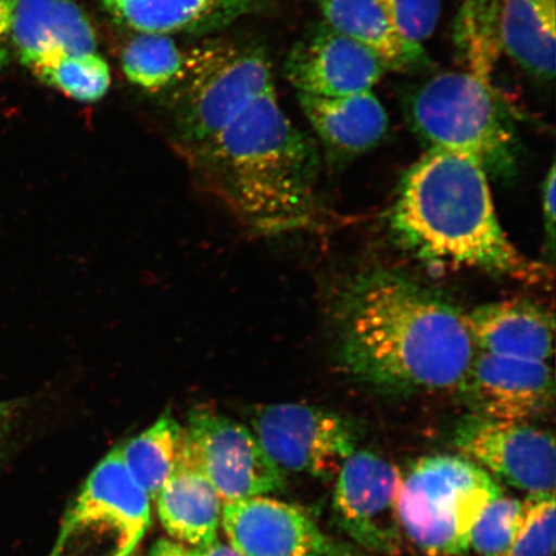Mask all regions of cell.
<instances>
[{"instance_id": "obj_1", "label": "cell", "mask_w": 556, "mask_h": 556, "mask_svg": "<svg viewBox=\"0 0 556 556\" xmlns=\"http://www.w3.org/2000/svg\"><path fill=\"white\" fill-rule=\"evenodd\" d=\"M170 142L193 182L250 238L318 225L317 144L285 113L273 67L258 48L213 41L186 53Z\"/></svg>"}, {"instance_id": "obj_2", "label": "cell", "mask_w": 556, "mask_h": 556, "mask_svg": "<svg viewBox=\"0 0 556 556\" xmlns=\"http://www.w3.org/2000/svg\"><path fill=\"white\" fill-rule=\"evenodd\" d=\"M337 336L344 370L389 394L457 391L477 353L467 313L387 269L346 285Z\"/></svg>"}, {"instance_id": "obj_3", "label": "cell", "mask_w": 556, "mask_h": 556, "mask_svg": "<svg viewBox=\"0 0 556 556\" xmlns=\"http://www.w3.org/2000/svg\"><path fill=\"white\" fill-rule=\"evenodd\" d=\"M391 227L403 247L430 262L526 283L551 278L545 266L528 260L507 238L489 174L467 156L427 150L402 178Z\"/></svg>"}, {"instance_id": "obj_4", "label": "cell", "mask_w": 556, "mask_h": 556, "mask_svg": "<svg viewBox=\"0 0 556 556\" xmlns=\"http://www.w3.org/2000/svg\"><path fill=\"white\" fill-rule=\"evenodd\" d=\"M405 111L428 150L475 160L489 177H510L516 172V130L485 73L438 74L407 97Z\"/></svg>"}, {"instance_id": "obj_5", "label": "cell", "mask_w": 556, "mask_h": 556, "mask_svg": "<svg viewBox=\"0 0 556 556\" xmlns=\"http://www.w3.org/2000/svg\"><path fill=\"white\" fill-rule=\"evenodd\" d=\"M489 472L464 456L420 458L402 476V532L429 556H463L486 504L502 495Z\"/></svg>"}, {"instance_id": "obj_6", "label": "cell", "mask_w": 556, "mask_h": 556, "mask_svg": "<svg viewBox=\"0 0 556 556\" xmlns=\"http://www.w3.org/2000/svg\"><path fill=\"white\" fill-rule=\"evenodd\" d=\"M11 45L21 64L68 99L92 103L109 92L110 67L73 0H17Z\"/></svg>"}, {"instance_id": "obj_7", "label": "cell", "mask_w": 556, "mask_h": 556, "mask_svg": "<svg viewBox=\"0 0 556 556\" xmlns=\"http://www.w3.org/2000/svg\"><path fill=\"white\" fill-rule=\"evenodd\" d=\"M151 525L150 498L129 475L121 446L90 472L65 513L51 556H78L90 544H111L114 556L136 551Z\"/></svg>"}, {"instance_id": "obj_8", "label": "cell", "mask_w": 556, "mask_h": 556, "mask_svg": "<svg viewBox=\"0 0 556 556\" xmlns=\"http://www.w3.org/2000/svg\"><path fill=\"white\" fill-rule=\"evenodd\" d=\"M264 452L278 469L319 479L337 478L358 450L361 428L350 417L303 403L242 409Z\"/></svg>"}, {"instance_id": "obj_9", "label": "cell", "mask_w": 556, "mask_h": 556, "mask_svg": "<svg viewBox=\"0 0 556 556\" xmlns=\"http://www.w3.org/2000/svg\"><path fill=\"white\" fill-rule=\"evenodd\" d=\"M185 429L199 465L222 503L266 496L285 489L283 472L245 424L211 406L198 405L187 415Z\"/></svg>"}, {"instance_id": "obj_10", "label": "cell", "mask_w": 556, "mask_h": 556, "mask_svg": "<svg viewBox=\"0 0 556 556\" xmlns=\"http://www.w3.org/2000/svg\"><path fill=\"white\" fill-rule=\"evenodd\" d=\"M397 467L371 451L357 450L338 472L332 519L345 536L368 552L392 556L400 552L402 527Z\"/></svg>"}, {"instance_id": "obj_11", "label": "cell", "mask_w": 556, "mask_h": 556, "mask_svg": "<svg viewBox=\"0 0 556 556\" xmlns=\"http://www.w3.org/2000/svg\"><path fill=\"white\" fill-rule=\"evenodd\" d=\"M454 442L468 460L528 496L555 492V438L546 429L470 415L458 424Z\"/></svg>"}, {"instance_id": "obj_12", "label": "cell", "mask_w": 556, "mask_h": 556, "mask_svg": "<svg viewBox=\"0 0 556 556\" xmlns=\"http://www.w3.org/2000/svg\"><path fill=\"white\" fill-rule=\"evenodd\" d=\"M220 525L242 556H356L328 536L307 511L268 496L229 502Z\"/></svg>"}, {"instance_id": "obj_13", "label": "cell", "mask_w": 556, "mask_h": 556, "mask_svg": "<svg viewBox=\"0 0 556 556\" xmlns=\"http://www.w3.org/2000/svg\"><path fill=\"white\" fill-rule=\"evenodd\" d=\"M457 392L472 416L531 422L554 405V372L545 361L477 351Z\"/></svg>"}, {"instance_id": "obj_14", "label": "cell", "mask_w": 556, "mask_h": 556, "mask_svg": "<svg viewBox=\"0 0 556 556\" xmlns=\"http://www.w3.org/2000/svg\"><path fill=\"white\" fill-rule=\"evenodd\" d=\"M388 72L377 54L324 23L299 40L285 74L298 94L342 97L368 92Z\"/></svg>"}, {"instance_id": "obj_15", "label": "cell", "mask_w": 556, "mask_h": 556, "mask_svg": "<svg viewBox=\"0 0 556 556\" xmlns=\"http://www.w3.org/2000/svg\"><path fill=\"white\" fill-rule=\"evenodd\" d=\"M155 500L159 519L174 540L192 548L217 540L224 506L199 465L186 429L176 468Z\"/></svg>"}, {"instance_id": "obj_16", "label": "cell", "mask_w": 556, "mask_h": 556, "mask_svg": "<svg viewBox=\"0 0 556 556\" xmlns=\"http://www.w3.org/2000/svg\"><path fill=\"white\" fill-rule=\"evenodd\" d=\"M299 106L329 154L351 159L378 146L388 113L372 90L342 97L298 94Z\"/></svg>"}, {"instance_id": "obj_17", "label": "cell", "mask_w": 556, "mask_h": 556, "mask_svg": "<svg viewBox=\"0 0 556 556\" xmlns=\"http://www.w3.org/2000/svg\"><path fill=\"white\" fill-rule=\"evenodd\" d=\"M467 318L477 351L551 363L554 318L538 304L511 299L484 304Z\"/></svg>"}, {"instance_id": "obj_18", "label": "cell", "mask_w": 556, "mask_h": 556, "mask_svg": "<svg viewBox=\"0 0 556 556\" xmlns=\"http://www.w3.org/2000/svg\"><path fill=\"white\" fill-rule=\"evenodd\" d=\"M264 0H99L102 9L137 33H200L219 29L258 10Z\"/></svg>"}, {"instance_id": "obj_19", "label": "cell", "mask_w": 556, "mask_h": 556, "mask_svg": "<svg viewBox=\"0 0 556 556\" xmlns=\"http://www.w3.org/2000/svg\"><path fill=\"white\" fill-rule=\"evenodd\" d=\"M326 24L377 54L393 72L427 65L424 47L403 38L378 0H315Z\"/></svg>"}, {"instance_id": "obj_20", "label": "cell", "mask_w": 556, "mask_h": 556, "mask_svg": "<svg viewBox=\"0 0 556 556\" xmlns=\"http://www.w3.org/2000/svg\"><path fill=\"white\" fill-rule=\"evenodd\" d=\"M498 30L504 51L525 73L554 79L556 0H502Z\"/></svg>"}, {"instance_id": "obj_21", "label": "cell", "mask_w": 556, "mask_h": 556, "mask_svg": "<svg viewBox=\"0 0 556 556\" xmlns=\"http://www.w3.org/2000/svg\"><path fill=\"white\" fill-rule=\"evenodd\" d=\"M185 440V428L166 409L149 429L122 444L125 467L151 500L172 476Z\"/></svg>"}, {"instance_id": "obj_22", "label": "cell", "mask_w": 556, "mask_h": 556, "mask_svg": "<svg viewBox=\"0 0 556 556\" xmlns=\"http://www.w3.org/2000/svg\"><path fill=\"white\" fill-rule=\"evenodd\" d=\"M185 59L186 53L180 52L170 35L137 33L124 48L122 66L131 85L156 93L177 85Z\"/></svg>"}, {"instance_id": "obj_23", "label": "cell", "mask_w": 556, "mask_h": 556, "mask_svg": "<svg viewBox=\"0 0 556 556\" xmlns=\"http://www.w3.org/2000/svg\"><path fill=\"white\" fill-rule=\"evenodd\" d=\"M525 517V500L502 495L486 504L472 526L469 548L479 556H506Z\"/></svg>"}, {"instance_id": "obj_24", "label": "cell", "mask_w": 556, "mask_h": 556, "mask_svg": "<svg viewBox=\"0 0 556 556\" xmlns=\"http://www.w3.org/2000/svg\"><path fill=\"white\" fill-rule=\"evenodd\" d=\"M555 492L528 496L525 517L506 556H554Z\"/></svg>"}, {"instance_id": "obj_25", "label": "cell", "mask_w": 556, "mask_h": 556, "mask_svg": "<svg viewBox=\"0 0 556 556\" xmlns=\"http://www.w3.org/2000/svg\"><path fill=\"white\" fill-rule=\"evenodd\" d=\"M378 3L403 38L424 47L440 23L443 0H378Z\"/></svg>"}, {"instance_id": "obj_26", "label": "cell", "mask_w": 556, "mask_h": 556, "mask_svg": "<svg viewBox=\"0 0 556 556\" xmlns=\"http://www.w3.org/2000/svg\"><path fill=\"white\" fill-rule=\"evenodd\" d=\"M17 0H0V72L10 64L11 31Z\"/></svg>"}, {"instance_id": "obj_27", "label": "cell", "mask_w": 556, "mask_h": 556, "mask_svg": "<svg viewBox=\"0 0 556 556\" xmlns=\"http://www.w3.org/2000/svg\"><path fill=\"white\" fill-rule=\"evenodd\" d=\"M555 165L546 174L544 190H542V212H544L546 238L551 241V249L554 248L555 236V189H556Z\"/></svg>"}, {"instance_id": "obj_28", "label": "cell", "mask_w": 556, "mask_h": 556, "mask_svg": "<svg viewBox=\"0 0 556 556\" xmlns=\"http://www.w3.org/2000/svg\"><path fill=\"white\" fill-rule=\"evenodd\" d=\"M189 556H242L238 551L218 539L206 546L194 547L189 551Z\"/></svg>"}, {"instance_id": "obj_29", "label": "cell", "mask_w": 556, "mask_h": 556, "mask_svg": "<svg viewBox=\"0 0 556 556\" xmlns=\"http://www.w3.org/2000/svg\"><path fill=\"white\" fill-rule=\"evenodd\" d=\"M149 556H189V551L177 542L160 539L152 545Z\"/></svg>"}, {"instance_id": "obj_30", "label": "cell", "mask_w": 556, "mask_h": 556, "mask_svg": "<svg viewBox=\"0 0 556 556\" xmlns=\"http://www.w3.org/2000/svg\"><path fill=\"white\" fill-rule=\"evenodd\" d=\"M7 441H2L0 440V456H2L3 452H4V444H5Z\"/></svg>"}, {"instance_id": "obj_31", "label": "cell", "mask_w": 556, "mask_h": 556, "mask_svg": "<svg viewBox=\"0 0 556 556\" xmlns=\"http://www.w3.org/2000/svg\"><path fill=\"white\" fill-rule=\"evenodd\" d=\"M129 556H131V555H129Z\"/></svg>"}]
</instances>
